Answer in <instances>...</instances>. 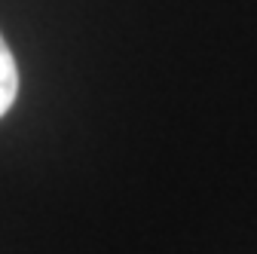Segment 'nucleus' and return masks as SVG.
I'll return each instance as SVG.
<instances>
[{
  "label": "nucleus",
  "mask_w": 257,
  "mask_h": 254,
  "mask_svg": "<svg viewBox=\"0 0 257 254\" xmlns=\"http://www.w3.org/2000/svg\"><path fill=\"white\" fill-rule=\"evenodd\" d=\"M19 98V65L10 43L0 34V116H4Z\"/></svg>",
  "instance_id": "f257e3e1"
}]
</instances>
